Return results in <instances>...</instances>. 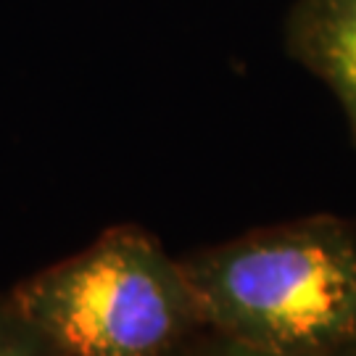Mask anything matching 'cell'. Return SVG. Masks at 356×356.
I'll return each instance as SVG.
<instances>
[{"instance_id":"cell-3","label":"cell","mask_w":356,"mask_h":356,"mask_svg":"<svg viewBox=\"0 0 356 356\" xmlns=\"http://www.w3.org/2000/svg\"><path fill=\"white\" fill-rule=\"evenodd\" d=\"M288 51L332 90L356 138V0H296Z\"/></svg>"},{"instance_id":"cell-1","label":"cell","mask_w":356,"mask_h":356,"mask_svg":"<svg viewBox=\"0 0 356 356\" xmlns=\"http://www.w3.org/2000/svg\"><path fill=\"white\" fill-rule=\"evenodd\" d=\"M206 330L285 356L356 354V225L319 214L179 259Z\"/></svg>"},{"instance_id":"cell-4","label":"cell","mask_w":356,"mask_h":356,"mask_svg":"<svg viewBox=\"0 0 356 356\" xmlns=\"http://www.w3.org/2000/svg\"><path fill=\"white\" fill-rule=\"evenodd\" d=\"M0 356H58L56 348L13 309L8 293L0 296Z\"/></svg>"},{"instance_id":"cell-5","label":"cell","mask_w":356,"mask_h":356,"mask_svg":"<svg viewBox=\"0 0 356 356\" xmlns=\"http://www.w3.org/2000/svg\"><path fill=\"white\" fill-rule=\"evenodd\" d=\"M175 356H285V354H272V351H261V348H251V346L235 343L229 338L216 335L211 338V343H204L198 338H193L191 343ZM332 356H356V354H332Z\"/></svg>"},{"instance_id":"cell-2","label":"cell","mask_w":356,"mask_h":356,"mask_svg":"<svg viewBox=\"0 0 356 356\" xmlns=\"http://www.w3.org/2000/svg\"><path fill=\"white\" fill-rule=\"evenodd\" d=\"M58 356H175L206 330L179 259L119 225L8 291Z\"/></svg>"}]
</instances>
